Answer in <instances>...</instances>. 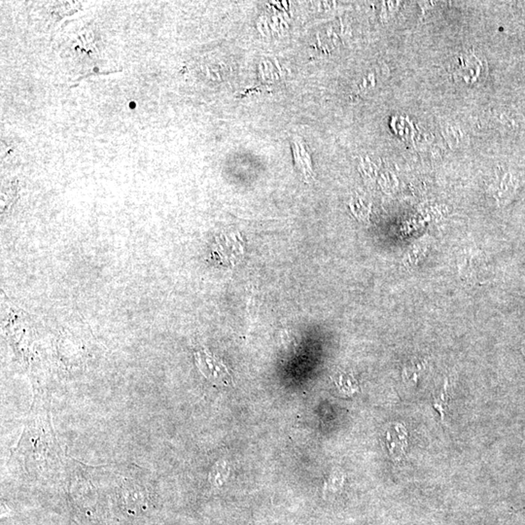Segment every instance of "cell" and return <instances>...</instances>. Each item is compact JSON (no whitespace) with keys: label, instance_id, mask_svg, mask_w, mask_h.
I'll return each mask as SVG.
<instances>
[{"label":"cell","instance_id":"1","mask_svg":"<svg viewBox=\"0 0 525 525\" xmlns=\"http://www.w3.org/2000/svg\"><path fill=\"white\" fill-rule=\"evenodd\" d=\"M429 248V239L425 238L420 239L417 243H413L410 249L406 251V257L404 259V264L406 268H413V267L417 266L420 261L426 256Z\"/></svg>","mask_w":525,"mask_h":525},{"label":"cell","instance_id":"3","mask_svg":"<svg viewBox=\"0 0 525 525\" xmlns=\"http://www.w3.org/2000/svg\"><path fill=\"white\" fill-rule=\"evenodd\" d=\"M524 353H525V350H524Z\"/></svg>","mask_w":525,"mask_h":525},{"label":"cell","instance_id":"2","mask_svg":"<svg viewBox=\"0 0 525 525\" xmlns=\"http://www.w3.org/2000/svg\"><path fill=\"white\" fill-rule=\"evenodd\" d=\"M447 387L448 383L445 382V387H443V391H442V394L440 395V398H437L435 402H434V408H436V410H438L439 412L442 413V417H443V408H445V396H447Z\"/></svg>","mask_w":525,"mask_h":525}]
</instances>
